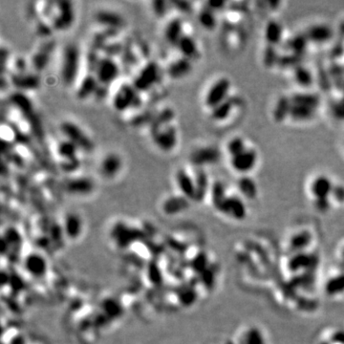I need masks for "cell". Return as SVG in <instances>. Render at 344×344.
Returning <instances> with one entry per match:
<instances>
[{
    "instance_id": "23",
    "label": "cell",
    "mask_w": 344,
    "mask_h": 344,
    "mask_svg": "<svg viewBox=\"0 0 344 344\" xmlns=\"http://www.w3.org/2000/svg\"><path fill=\"white\" fill-rule=\"evenodd\" d=\"M184 25L179 17H174L168 21L165 28V40L171 45L178 44L180 39L184 36Z\"/></svg>"
},
{
    "instance_id": "41",
    "label": "cell",
    "mask_w": 344,
    "mask_h": 344,
    "mask_svg": "<svg viewBox=\"0 0 344 344\" xmlns=\"http://www.w3.org/2000/svg\"><path fill=\"white\" fill-rule=\"evenodd\" d=\"M344 291V275L339 276L331 280L327 285V292L333 294H339Z\"/></svg>"
},
{
    "instance_id": "32",
    "label": "cell",
    "mask_w": 344,
    "mask_h": 344,
    "mask_svg": "<svg viewBox=\"0 0 344 344\" xmlns=\"http://www.w3.org/2000/svg\"><path fill=\"white\" fill-rule=\"evenodd\" d=\"M232 109H233V102L231 99H228L225 101L224 103L211 109V118L216 121L225 120L229 116Z\"/></svg>"
},
{
    "instance_id": "18",
    "label": "cell",
    "mask_w": 344,
    "mask_h": 344,
    "mask_svg": "<svg viewBox=\"0 0 344 344\" xmlns=\"http://www.w3.org/2000/svg\"><path fill=\"white\" fill-rule=\"evenodd\" d=\"M333 190V183L326 176L316 177L311 185V193L315 198V200L328 199V197L332 195Z\"/></svg>"
},
{
    "instance_id": "38",
    "label": "cell",
    "mask_w": 344,
    "mask_h": 344,
    "mask_svg": "<svg viewBox=\"0 0 344 344\" xmlns=\"http://www.w3.org/2000/svg\"><path fill=\"white\" fill-rule=\"evenodd\" d=\"M307 42H308V39L306 36H297L293 38L292 39H290L289 47H290V50L293 52V54L300 56L301 54H303V52L307 48Z\"/></svg>"
},
{
    "instance_id": "42",
    "label": "cell",
    "mask_w": 344,
    "mask_h": 344,
    "mask_svg": "<svg viewBox=\"0 0 344 344\" xmlns=\"http://www.w3.org/2000/svg\"><path fill=\"white\" fill-rule=\"evenodd\" d=\"M103 51H105V57L108 58H112L114 59V57L120 55V53H122L123 51V45L120 42H112V43H106L105 47L103 48Z\"/></svg>"
},
{
    "instance_id": "10",
    "label": "cell",
    "mask_w": 344,
    "mask_h": 344,
    "mask_svg": "<svg viewBox=\"0 0 344 344\" xmlns=\"http://www.w3.org/2000/svg\"><path fill=\"white\" fill-rule=\"evenodd\" d=\"M220 160V152L213 147H204L191 154V163L197 166L213 165Z\"/></svg>"
},
{
    "instance_id": "28",
    "label": "cell",
    "mask_w": 344,
    "mask_h": 344,
    "mask_svg": "<svg viewBox=\"0 0 344 344\" xmlns=\"http://www.w3.org/2000/svg\"><path fill=\"white\" fill-rule=\"evenodd\" d=\"M290 98L293 105L307 106L314 109H316L320 103L319 98L312 93H297Z\"/></svg>"
},
{
    "instance_id": "5",
    "label": "cell",
    "mask_w": 344,
    "mask_h": 344,
    "mask_svg": "<svg viewBox=\"0 0 344 344\" xmlns=\"http://www.w3.org/2000/svg\"><path fill=\"white\" fill-rule=\"evenodd\" d=\"M120 74V66L112 58L104 57L99 60L94 75L101 86L110 85Z\"/></svg>"
},
{
    "instance_id": "16",
    "label": "cell",
    "mask_w": 344,
    "mask_h": 344,
    "mask_svg": "<svg viewBox=\"0 0 344 344\" xmlns=\"http://www.w3.org/2000/svg\"><path fill=\"white\" fill-rule=\"evenodd\" d=\"M192 70L191 60L184 57L172 61L167 67V75L172 79H181L186 77Z\"/></svg>"
},
{
    "instance_id": "46",
    "label": "cell",
    "mask_w": 344,
    "mask_h": 344,
    "mask_svg": "<svg viewBox=\"0 0 344 344\" xmlns=\"http://www.w3.org/2000/svg\"><path fill=\"white\" fill-rule=\"evenodd\" d=\"M246 344H264V340L260 332L256 329L249 331L246 337Z\"/></svg>"
},
{
    "instance_id": "6",
    "label": "cell",
    "mask_w": 344,
    "mask_h": 344,
    "mask_svg": "<svg viewBox=\"0 0 344 344\" xmlns=\"http://www.w3.org/2000/svg\"><path fill=\"white\" fill-rule=\"evenodd\" d=\"M230 90V81L227 77H221L216 80L210 87L206 98L205 105L210 110L217 105L224 103L229 98V93Z\"/></svg>"
},
{
    "instance_id": "49",
    "label": "cell",
    "mask_w": 344,
    "mask_h": 344,
    "mask_svg": "<svg viewBox=\"0 0 344 344\" xmlns=\"http://www.w3.org/2000/svg\"><path fill=\"white\" fill-rule=\"evenodd\" d=\"M170 4L173 5L175 7V9H177L182 13H189L192 10L191 3L188 2V1H173Z\"/></svg>"
},
{
    "instance_id": "26",
    "label": "cell",
    "mask_w": 344,
    "mask_h": 344,
    "mask_svg": "<svg viewBox=\"0 0 344 344\" xmlns=\"http://www.w3.org/2000/svg\"><path fill=\"white\" fill-rule=\"evenodd\" d=\"M292 105L293 104H292L291 98H288L286 96L280 97L277 100L272 110V117L274 120L277 122H280L285 119H287L288 117H290Z\"/></svg>"
},
{
    "instance_id": "36",
    "label": "cell",
    "mask_w": 344,
    "mask_h": 344,
    "mask_svg": "<svg viewBox=\"0 0 344 344\" xmlns=\"http://www.w3.org/2000/svg\"><path fill=\"white\" fill-rule=\"evenodd\" d=\"M210 191H211L212 202H213L214 206L216 208H218L221 205V203L227 198L224 184L222 182L217 181V182L212 184Z\"/></svg>"
},
{
    "instance_id": "13",
    "label": "cell",
    "mask_w": 344,
    "mask_h": 344,
    "mask_svg": "<svg viewBox=\"0 0 344 344\" xmlns=\"http://www.w3.org/2000/svg\"><path fill=\"white\" fill-rule=\"evenodd\" d=\"M11 82L15 88L21 91L38 89L40 85V78L36 74L15 73L11 77Z\"/></svg>"
},
{
    "instance_id": "39",
    "label": "cell",
    "mask_w": 344,
    "mask_h": 344,
    "mask_svg": "<svg viewBox=\"0 0 344 344\" xmlns=\"http://www.w3.org/2000/svg\"><path fill=\"white\" fill-rule=\"evenodd\" d=\"M246 150L247 148L245 142L243 141V139L237 137L231 139L227 145V151L231 157L239 155Z\"/></svg>"
},
{
    "instance_id": "47",
    "label": "cell",
    "mask_w": 344,
    "mask_h": 344,
    "mask_svg": "<svg viewBox=\"0 0 344 344\" xmlns=\"http://www.w3.org/2000/svg\"><path fill=\"white\" fill-rule=\"evenodd\" d=\"M79 160L76 158V159H74V160H67V161H61V164H60V167L61 169L64 171V172H67V173H71V172H74L76 171L78 167H79Z\"/></svg>"
},
{
    "instance_id": "17",
    "label": "cell",
    "mask_w": 344,
    "mask_h": 344,
    "mask_svg": "<svg viewBox=\"0 0 344 344\" xmlns=\"http://www.w3.org/2000/svg\"><path fill=\"white\" fill-rule=\"evenodd\" d=\"M175 118V112L172 108H164L158 114H156L150 123V133L151 135L158 132L159 130L165 128L166 126L172 124V120Z\"/></svg>"
},
{
    "instance_id": "30",
    "label": "cell",
    "mask_w": 344,
    "mask_h": 344,
    "mask_svg": "<svg viewBox=\"0 0 344 344\" xmlns=\"http://www.w3.org/2000/svg\"><path fill=\"white\" fill-rule=\"evenodd\" d=\"M195 187H196V200H203L209 190V177L208 174L200 169L197 171L194 177Z\"/></svg>"
},
{
    "instance_id": "35",
    "label": "cell",
    "mask_w": 344,
    "mask_h": 344,
    "mask_svg": "<svg viewBox=\"0 0 344 344\" xmlns=\"http://www.w3.org/2000/svg\"><path fill=\"white\" fill-rule=\"evenodd\" d=\"M198 21L200 25L206 30L214 29L217 24L214 12H212L208 7L200 12V14L198 15Z\"/></svg>"
},
{
    "instance_id": "45",
    "label": "cell",
    "mask_w": 344,
    "mask_h": 344,
    "mask_svg": "<svg viewBox=\"0 0 344 344\" xmlns=\"http://www.w3.org/2000/svg\"><path fill=\"white\" fill-rule=\"evenodd\" d=\"M310 234L308 232H302L295 236V238L292 241V245L295 249H302L303 247L307 246V244L310 241Z\"/></svg>"
},
{
    "instance_id": "27",
    "label": "cell",
    "mask_w": 344,
    "mask_h": 344,
    "mask_svg": "<svg viewBox=\"0 0 344 344\" xmlns=\"http://www.w3.org/2000/svg\"><path fill=\"white\" fill-rule=\"evenodd\" d=\"M79 149L73 142L65 139L59 143L57 147V154L59 155L61 161L74 160L77 158V152Z\"/></svg>"
},
{
    "instance_id": "11",
    "label": "cell",
    "mask_w": 344,
    "mask_h": 344,
    "mask_svg": "<svg viewBox=\"0 0 344 344\" xmlns=\"http://www.w3.org/2000/svg\"><path fill=\"white\" fill-rule=\"evenodd\" d=\"M217 209L221 210L225 214H228L238 220L244 219L247 213V209L244 202L236 196L227 197Z\"/></svg>"
},
{
    "instance_id": "50",
    "label": "cell",
    "mask_w": 344,
    "mask_h": 344,
    "mask_svg": "<svg viewBox=\"0 0 344 344\" xmlns=\"http://www.w3.org/2000/svg\"><path fill=\"white\" fill-rule=\"evenodd\" d=\"M15 68L16 70L15 73L21 74V73H26L27 69H26V61L23 59H17L15 60Z\"/></svg>"
},
{
    "instance_id": "19",
    "label": "cell",
    "mask_w": 344,
    "mask_h": 344,
    "mask_svg": "<svg viewBox=\"0 0 344 344\" xmlns=\"http://www.w3.org/2000/svg\"><path fill=\"white\" fill-rule=\"evenodd\" d=\"M100 88V83L94 74H88L85 76L79 86L76 90V97L78 100H86L91 96L97 94Z\"/></svg>"
},
{
    "instance_id": "3",
    "label": "cell",
    "mask_w": 344,
    "mask_h": 344,
    "mask_svg": "<svg viewBox=\"0 0 344 344\" xmlns=\"http://www.w3.org/2000/svg\"><path fill=\"white\" fill-rule=\"evenodd\" d=\"M159 77L160 67L158 63L156 61H150L137 74L132 84L139 93L146 92L158 82Z\"/></svg>"
},
{
    "instance_id": "25",
    "label": "cell",
    "mask_w": 344,
    "mask_h": 344,
    "mask_svg": "<svg viewBox=\"0 0 344 344\" xmlns=\"http://www.w3.org/2000/svg\"><path fill=\"white\" fill-rule=\"evenodd\" d=\"M177 48L186 59L191 60L198 55V46L194 38L191 36L184 35L177 44Z\"/></svg>"
},
{
    "instance_id": "31",
    "label": "cell",
    "mask_w": 344,
    "mask_h": 344,
    "mask_svg": "<svg viewBox=\"0 0 344 344\" xmlns=\"http://www.w3.org/2000/svg\"><path fill=\"white\" fill-rule=\"evenodd\" d=\"M238 189L240 192L246 198L253 200L255 199L257 195V186L255 184V181L248 177V176H243L238 180Z\"/></svg>"
},
{
    "instance_id": "53",
    "label": "cell",
    "mask_w": 344,
    "mask_h": 344,
    "mask_svg": "<svg viewBox=\"0 0 344 344\" xmlns=\"http://www.w3.org/2000/svg\"><path fill=\"white\" fill-rule=\"evenodd\" d=\"M315 206L318 210L324 211V210H327L329 207V201H328V199L315 200Z\"/></svg>"
},
{
    "instance_id": "8",
    "label": "cell",
    "mask_w": 344,
    "mask_h": 344,
    "mask_svg": "<svg viewBox=\"0 0 344 344\" xmlns=\"http://www.w3.org/2000/svg\"><path fill=\"white\" fill-rule=\"evenodd\" d=\"M152 139L158 149L165 152H169L174 150L177 145V129L173 124H170L152 135Z\"/></svg>"
},
{
    "instance_id": "4",
    "label": "cell",
    "mask_w": 344,
    "mask_h": 344,
    "mask_svg": "<svg viewBox=\"0 0 344 344\" xmlns=\"http://www.w3.org/2000/svg\"><path fill=\"white\" fill-rule=\"evenodd\" d=\"M60 132L64 137L73 142L79 150L90 152L94 150V144L83 130L72 121H63L60 124Z\"/></svg>"
},
{
    "instance_id": "37",
    "label": "cell",
    "mask_w": 344,
    "mask_h": 344,
    "mask_svg": "<svg viewBox=\"0 0 344 344\" xmlns=\"http://www.w3.org/2000/svg\"><path fill=\"white\" fill-rule=\"evenodd\" d=\"M187 198L186 197H171L165 201L164 209L166 212H178L184 210L187 207Z\"/></svg>"
},
{
    "instance_id": "9",
    "label": "cell",
    "mask_w": 344,
    "mask_h": 344,
    "mask_svg": "<svg viewBox=\"0 0 344 344\" xmlns=\"http://www.w3.org/2000/svg\"><path fill=\"white\" fill-rule=\"evenodd\" d=\"M257 163V153L255 150L247 149L239 155L231 157L230 165L239 173H248L255 168Z\"/></svg>"
},
{
    "instance_id": "21",
    "label": "cell",
    "mask_w": 344,
    "mask_h": 344,
    "mask_svg": "<svg viewBox=\"0 0 344 344\" xmlns=\"http://www.w3.org/2000/svg\"><path fill=\"white\" fill-rule=\"evenodd\" d=\"M333 37V31L325 24H317L310 27L306 32L308 41L314 43H325Z\"/></svg>"
},
{
    "instance_id": "34",
    "label": "cell",
    "mask_w": 344,
    "mask_h": 344,
    "mask_svg": "<svg viewBox=\"0 0 344 344\" xmlns=\"http://www.w3.org/2000/svg\"><path fill=\"white\" fill-rule=\"evenodd\" d=\"M10 101L13 105L16 106L20 111H22L25 114L30 115L33 112V105L30 99L23 93L16 92L15 94H13L10 98Z\"/></svg>"
},
{
    "instance_id": "51",
    "label": "cell",
    "mask_w": 344,
    "mask_h": 344,
    "mask_svg": "<svg viewBox=\"0 0 344 344\" xmlns=\"http://www.w3.org/2000/svg\"><path fill=\"white\" fill-rule=\"evenodd\" d=\"M225 5H226V2H223V1H210V2H208V8L210 9L212 12L222 10Z\"/></svg>"
},
{
    "instance_id": "2",
    "label": "cell",
    "mask_w": 344,
    "mask_h": 344,
    "mask_svg": "<svg viewBox=\"0 0 344 344\" xmlns=\"http://www.w3.org/2000/svg\"><path fill=\"white\" fill-rule=\"evenodd\" d=\"M140 103L139 92L133 84L122 83L115 92L112 105L118 112H124Z\"/></svg>"
},
{
    "instance_id": "15",
    "label": "cell",
    "mask_w": 344,
    "mask_h": 344,
    "mask_svg": "<svg viewBox=\"0 0 344 344\" xmlns=\"http://www.w3.org/2000/svg\"><path fill=\"white\" fill-rule=\"evenodd\" d=\"M122 167V161L117 153H109L105 155L101 163V172L106 178L116 176Z\"/></svg>"
},
{
    "instance_id": "29",
    "label": "cell",
    "mask_w": 344,
    "mask_h": 344,
    "mask_svg": "<svg viewBox=\"0 0 344 344\" xmlns=\"http://www.w3.org/2000/svg\"><path fill=\"white\" fill-rule=\"evenodd\" d=\"M315 115V109L302 106V105H292L291 112H290V118L297 121H306V120H312Z\"/></svg>"
},
{
    "instance_id": "44",
    "label": "cell",
    "mask_w": 344,
    "mask_h": 344,
    "mask_svg": "<svg viewBox=\"0 0 344 344\" xmlns=\"http://www.w3.org/2000/svg\"><path fill=\"white\" fill-rule=\"evenodd\" d=\"M310 259L308 256L301 255L296 256L292 262L290 263V269L293 270H298V269H302V267H305L309 264Z\"/></svg>"
},
{
    "instance_id": "33",
    "label": "cell",
    "mask_w": 344,
    "mask_h": 344,
    "mask_svg": "<svg viewBox=\"0 0 344 344\" xmlns=\"http://www.w3.org/2000/svg\"><path fill=\"white\" fill-rule=\"evenodd\" d=\"M294 77L296 82L302 87H309L314 82V76L312 72L308 68L301 65L295 68Z\"/></svg>"
},
{
    "instance_id": "24",
    "label": "cell",
    "mask_w": 344,
    "mask_h": 344,
    "mask_svg": "<svg viewBox=\"0 0 344 344\" xmlns=\"http://www.w3.org/2000/svg\"><path fill=\"white\" fill-rule=\"evenodd\" d=\"M265 39L269 46L275 47L279 44L283 38V28L277 21H269L265 28Z\"/></svg>"
},
{
    "instance_id": "52",
    "label": "cell",
    "mask_w": 344,
    "mask_h": 344,
    "mask_svg": "<svg viewBox=\"0 0 344 344\" xmlns=\"http://www.w3.org/2000/svg\"><path fill=\"white\" fill-rule=\"evenodd\" d=\"M332 195L337 198L336 200H339V201L343 202V201H344V188L341 187V186L334 187Z\"/></svg>"
},
{
    "instance_id": "14",
    "label": "cell",
    "mask_w": 344,
    "mask_h": 344,
    "mask_svg": "<svg viewBox=\"0 0 344 344\" xmlns=\"http://www.w3.org/2000/svg\"><path fill=\"white\" fill-rule=\"evenodd\" d=\"M176 182L181 192L186 198L195 199L196 196V187L195 180L188 171L185 169H178L175 175Z\"/></svg>"
},
{
    "instance_id": "54",
    "label": "cell",
    "mask_w": 344,
    "mask_h": 344,
    "mask_svg": "<svg viewBox=\"0 0 344 344\" xmlns=\"http://www.w3.org/2000/svg\"></svg>"
},
{
    "instance_id": "22",
    "label": "cell",
    "mask_w": 344,
    "mask_h": 344,
    "mask_svg": "<svg viewBox=\"0 0 344 344\" xmlns=\"http://www.w3.org/2000/svg\"><path fill=\"white\" fill-rule=\"evenodd\" d=\"M54 47L55 46L52 42H48L34 54L32 58V65L36 71L38 72L43 71L47 67V65L50 62L51 53Z\"/></svg>"
},
{
    "instance_id": "48",
    "label": "cell",
    "mask_w": 344,
    "mask_h": 344,
    "mask_svg": "<svg viewBox=\"0 0 344 344\" xmlns=\"http://www.w3.org/2000/svg\"><path fill=\"white\" fill-rule=\"evenodd\" d=\"M332 111L336 118L340 120H344V98L340 99L338 102L334 104Z\"/></svg>"
},
{
    "instance_id": "43",
    "label": "cell",
    "mask_w": 344,
    "mask_h": 344,
    "mask_svg": "<svg viewBox=\"0 0 344 344\" xmlns=\"http://www.w3.org/2000/svg\"><path fill=\"white\" fill-rule=\"evenodd\" d=\"M167 6H168V3L165 1H163V0H157V1L152 2V10H153L154 14L156 16L161 17V18L166 15Z\"/></svg>"
},
{
    "instance_id": "20",
    "label": "cell",
    "mask_w": 344,
    "mask_h": 344,
    "mask_svg": "<svg viewBox=\"0 0 344 344\" xmlns=\"http://www.w3.org/2000/svg\"><path fill=\"white\" fill-rule=\"evenodd\" d=\"M94 183L88 177H76L68 180L65 184V189L73 194H87L93 191Z\"/></svg>"
},
{
    "instance_id": "40",
    "label": "cell",
    "mask_w": 344,
    "mask_h": 344,
    "mask_svg": "<svg viewBox=\"0 0 344 344\" xmlns=\"http://www.w3.org/2000/svg\"><path fill=\"white\" fill-rule=\"evenodd\" d=\"M264 63L266 66H272L276 63H278V60H279V57L276 53V50H275V47L273 46H269L268 45V47L266 48L265 52H264Z\"/></svg>"
},
{
    "instance_id": "7",
    "label": "cell",
    "mask_w": 344,
    "mask_h": 344,
    "mask_svg": "<svg viewBox=\"0 0 344 344\" xmlns=\"http://www.w3.org/2000/svg\"><path fill=\"white\" fill-rule=\"evenodd\" d=\"M57 15L54 16L53 26L56 30L63 31L70 28L75 20L73 4L70 1H59L56 3Z\"/></svg>"
},
{
    "instance_id": "1",
    "label": "cell",
    "mask_w": 344,
    "mask_h": 344,
    "mask_svg": "<svg viewBox=\"0 0 344 344\" xmlns=\"http://www.w3.org/2000/svg\"><path fill=\"white\" fill-rule=\"evenodd\" d=\"M80 53L75 44H67L62 52L60 76L66 85H72L79 71Z\"/></svg>"
},
{
    "instance_id": "12",
    "label": "cell",
    "mask_w": 344,
    "mask_h": 344,
    "mask_svg": "<svg viewBox=\"0 0 344 344\" xmlns=\"http://www.w3.org/2000/svg\"><path fill=\"white\" fill-rule=\"evenodd\" d=\"M95 19L99 24L104 26L107 30L118 32L125 25V21L120 14L107 10L99 11L95 15Z\"/></svg>"
}]
</instances>
